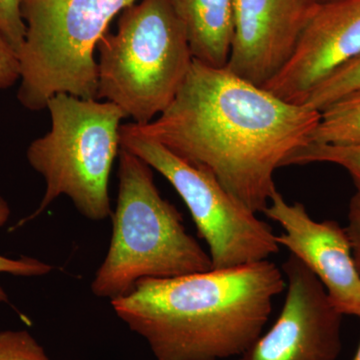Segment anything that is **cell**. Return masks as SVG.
<instances>
[{
    "instance_id": "obj_16",
    "label": "cell",
    "mask_w": 360,
    "mask_h": 360,
    "mask_svg": "<svg viewBox=\"0 0 360 360\" xmlns=\"http://www.w3.org/2000/svg\"><path fill=\"white\" fill-rule=\"evenodd\" d=\"M8 202L0 195V227L4 226L11 217ZM53 267L37 258L21 257L18 259L0 255V274H9L15 276H42L51 274ZM8 302V296L0 286V303Z\"/></svg>"
},
{
    "instance_id": "obj_15",
    "label": "cell",
    "mask_w": 360,
    "mask_h": 360,
    "mask_svg": "<svg viewBox=\"0 0 360 360\" xmlns=\"http://www.w3.org/2000/svg\"><path fill=\"white\" fill-rule=\"evenodd\" d=\"M360 90V56L324 79L311 92L305 105L321 112L331 104Z\"/></svg>"
},
{
    "instance_id": "obj_2",
    "label": "cell",
    "mask_w": 360,
    "mask_h": 360,
    "mask_svg": "<svg viewBox=\"0 0 360 360\" xmlns=\"http://www.w3.org/2000/svg\"><path fill=\"white\" fill-rule=\"evenodd\" d=\"M269 260L169 278H142L111 300L116 315L148 341L158 360H222L262 335L285 288Z\"/></svg>"
},
{
    "instance_id": "obj_5",
    "label": "cell",
    "mask_w": 360,
    "mask_h": 360,
    "mask_svg": "<svg viewBox=\"0 0 360 360\" xmlns=\"http://www.w3.org/2000/svg\"><path fill=\"white\" fill-rule=\"evenodd\" d=\"M51 127L28 146L30 167L44 177L45 191L39 207L11 231L39 217L61 195L94 221L111 217L108 184L120 155V124L127 115L117 105L97 99L59 94L46 105Z\"/></svg>"
},
{
    "instance_id": "obj_1",
    "label": "cell",
    "mask_w": 360,
    "mask_h": 360,
    "mask_svg": "<svg viewBox=\"0 0 360 360\" xmlns=\"http://www.w3.org/2000/svg\"><path fill=\"white\" fill-rule=\"evenodd\" d=\"M321 118L286 103L226 68L193 61L172 104L148 124H125L203 168L232 198L262 212L276 191L274 172L311 141Z\"/></svg>"
},
{
    "instance_id": "obj_17",
    "label": "cell",
    "mask_w": 360,
    "mask_h": 360,
    "mask_svg": "<svg viewBox=\"0 0 360 360\" xmlns=\"http://www.w3.org/2000/svg\"><path fill=\"white\" fill-rule=\"evenodd\" d=\"M0 360H49L44 348L25 330L0 333Z\"/></svg>"
},
{
    "instance_id": "obj_12",
    "label": "cell",
    "mask_w": 360,
    "mask_h": 360,
    "mask_svg": "<svg viewBox=\"0 0 360 360\" xmlns=\"http://www.w3.org/2000/svg\"><path fill=\"white\" fill-rule=\"evenodd\" d=\"M172 4L194 60L224 68L233 35V0H172Z\"/></svg>"
},
{
    "instance_id": "obj_7",
    "label": "cell",
    "mask_w": 360,
    "mask_h": 360,
    "mask_svg": "<svg viewBox=\"0 0 360 360\" xmlns=\"http://www.w3.org/2000/svg\"><path fill=\"white\" fill-rule=\"evenodd\" d=\"M120 146L160 172L191 212L210 250L212 269L267 260L278 252L276 236L264 221L227 193L210 172L175 155L160 143L120 127Z\"/></svg>"
},
{
    "instance_id": "obj_14",
    "label": "cell",
    "mask_w": 360,
    "mask_h": 360,
    "mask_svg": "<svg viewBox=\"0 0 360 360\" xmlns=\"http://www.w3.org/2000/svg\"><path fill=\"white\" fill-rule=\"evenodd\" d=\"M311 163H331L347 170L360 193V143L331 146L310 142L291 153L283 167Z\"/></svg>"
},
{
    "instance_id": "obj_4",
    "label": "cell",
    "mask_w": 360,
    "mask_h": 360,
    "mask_svg": "<svg viewBox=\"0 0 360 360\" xmlns=\"http://www.w3.org/2000/svg\"><path fill=\"white\" fill-rule=\"evenodd\" d=\"M97 49V101L115 104L139 125L172 104L193 61L172 0L127 7L116 32H106Z\"/></svg>"
},
{
    "instance_id": "obj_3",
    "label": "cell",
    "mask_w": 360,
    "mask_h": 360,
    "mask_svg": "<svg viewBox=\"0 0 360 360\" xmlns=\"http://www.w3.org/2000/svg\"><path fill=\"white\" fill-rule=\"evenodd\" d=\"M112 236L91 291L113 300L142 278H169L212 269L210 255L187 233L181 214L161 196L153 168L120 148Z\"/></svg>"
},
{
    "instance_id": "obj_6",
    "label": "cell",
    "mask_w": 360,
    "mask_h": 360,
    "mask_svg": "<svg viewBox=\"0 0 360 360\" xmlns=\"http://www.w3.org/2000/svg\"><path fill=\"white\" fill-rule=\"evenodd\" d=\"M136 0H20L18 99L30 111L59 94L96 99V49L113 18Z\"/></svg>"
},
{
    "instance_id": "obj_13",
    "label": "cell",
    "mask_w": 360,
    "mask_h": 360,
    "mask_svg": "<svg viewBox=\"0 0 360 360\" xmlns=\"http://www.w3.org/2000/svg\"><path fill=\"white\" fill-rule=\"evenodd\" d=\"M310 142L331 146L360 143V90L321 111Z\"/></svg>"
},
{
    "instance_id": "obj_11",
    "label": "cell",
    "mask_w": 360,
    "mask_h": 360,
    "mask_svg": "<svg viewBox=\"0 0 360 360\" xmlns=\"http://www.w3.org/2000/svg\"><path fill=\"white\" fill-rule=\"evenodd\" d=\"M360 56V0L319 4L293 56L264 89L286 103L303 104L310 92Z\"/></svg>"
},
{
    "instance_id": "obj_21",
    "label": "cell",
    "mask_w": 360,
    "mask_h": 360,
    "mask_svg": "<svg viewBox=\"0 0 360 360\" xmlns=\"http://www.w3.org/2000/svg\"><path fill=\"white\" fill-rule=\"evenodd\" d=\"M352 360H360V342L359 345V348H357L356 354H355L354 359Z\"/></svg>"
},
{
    "instance_id": "obj_20",
    "label": "cell",
    "mask_w": 360,
    "mask_h": 360,
    "mask_svg": "<svg viewBox=\"0 0 360 360\" xmlns=\"http://www.w3.org/2000/svg\"><path fill=\"white\" fill-rule=\"evenodd\" d=\"M352 243V253L360 274V193L352 196L348 210V224L345 227Z\"/></svg>"
},
{
    "instance_id": "obj_22",
    "label": "cell",
    "mask_w": 360,
    "mask_h": 360,
    "mask_svg": "<svg viewBox=\"0 0 360 360\" xmlns=\"http://www.w3.org/2000/svg\"><path fill=\"white\" fill-rule=\"evenodd\" d=\"M319 4H326V2L333 1V0H316Z\"/></svg>"
},
{
    "instance_id": "obj_18",
    "label": "cell",
    "mask_w": 360,
    "mask_h": 360,
    "mask_svg": "<svg viewBox=\"0 0 360 360\" xmlns=\"http://www.w3.org/2000/svg\"><path fill=\"white\" fill-rule=\"evenodd\" d=\"M26 26L20 11V0H0V34L16 51L25 42Z\"/></svg>"
},
{
    "instance_id": "obj_9",
    "label": "cell",
    "mask_w": 360,
    "mask_h": 360,
    "mask_svg": "<svg viewBox=\"0 0 360 360\" xmlns=\"http://www.w3.org/2000/svg\"><path fill=\"white\" fill-rule=\"evenodd\" d=\"M316 0H233V35L227 70L264 87L295 53Z\"/></svg>"
},
{
    "instance_id": "obj_19",
    "label": "cell",
    "mask_w": 360,
    "mask_h": 360,
    "mask_svg": "<svg viewBox=\"0 0 360 360\" xmlns=\"http://www.w3.org/2000/svg\"><path fill=\"white\" fill-rule=\"evenodd\" d=\"M20 80L18 53L0 34V90L8 89Z\"/></svg>"
},
{
    "instance_id": "obj_10",
    "label": "cell",
    "mask_w": 360,
    "mask_h": 360,
    "mask_svg": "<svg viewBox=\"0 0 360 360\" xmlns=\"http://www.w3.org/2000/svg\"><path fill=\"white\" fill-rule=\"evenodd\" d=\"M262 213L283 227L277 243L314 272L335 309L360 319V274L347 229L333 220L316 221L302 203H288L277 189Z\"/></svg>"
},
{
    "instance_id": "obj_8",
    "label": "cell",
    "mask_w": 360,
    "mask_h": 360,
    "mask_svg": "<svg viewBox=\"0 0 360 360\" xmlns=\"http://www.w3.org/2000/svg\"><path fill=\"white\" fill-rule=\"evenodd\" d=\"M288 293L274 326L236 360H338L343 315L319 279L290 255L283 265Z\"/></svg>"
}]
</instances>
